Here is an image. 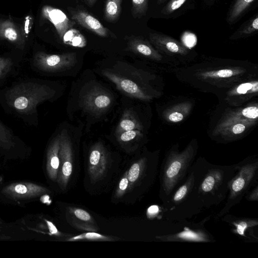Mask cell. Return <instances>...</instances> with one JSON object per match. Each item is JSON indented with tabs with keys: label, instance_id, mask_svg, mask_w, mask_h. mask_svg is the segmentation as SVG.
Segmentation results:
<instances>
[{
	"label": "cell",
	"instance_id": "6da1fadb",
	"mask_svg": "<svg viewBox=\"0 0 258 258\" xmlns=\"http://www.w3.org/2000/svg\"><path fill=\"white\" fill-rule=\"evenodd\" d=\"M194 176L191 189L184 201L173 211L208 208L219 205L226 198L230 180L236 172L235 165H217L206 161L193 163L190 167ZM191 209V210H192Z\"/></svg>",
	"mask_w": 258,
	"mask_h": 258
},
{
	"label": "cell",
	"instance_id": "7a4b0ae2",
	"mask_svg": "<svg viewBox=\"0 0 258 258\" xmlns=\"http://www.w3.org/2000/svg\"><path fill=\"white\" fill-rule=\"evenodd\" d=\"M195 152L189 146L179 153L177 151L170 152L165 158L160 171L161 198L165 203L175 187L186 177L193 164Z\"/></svg>",
	"mask_w": 258,
	"mask_h": 258
},
{
	"label": "cell",
	"instance_id": "3957f363",
	"mask_svg": "<svg viewBox=\"0 0 258 258\" xmlns=\"http://www.w3.org/2000/svg\"><path fill=\"white\" fill-rule=\"evenodd\" d=\"M55 92L47 85L34 82L22 83L10 89L6 93L8 104L23 113L36 111L38 104L51 99Z\"/></svg>",
	"mask_w": 258,
	"mask_h": 258
},
{
	"label": "cell",
	"instance_id": "277c9868",
	"mask_svg": "<svg viewBox=\"0 0 258 258\" xmlns=\"http://www.w3.org/2000/svg\"><path fill=\"white\" fill-rule=\"evenodd\" d=\"M235 167L236 172L229 182L226 203L219 213L218 217L226 214L232 207L239 203L257 180V161H247L235 165Z\"/></svg>",
	"mask_w": 258,
	"mask_h": 258
},
{
	"label": "cell",
	"instance_id": "5b68a950",
	"mask_svg": "<svg viewBox=\"0 0 258 258\" xmlns=\"http://www.w3.org/2000/svg\"><path fill=\"white\" fill-rule=\"evenodd\" d=\"M75 52L60 54H47L43 51L36 53L33 62L39 70L47 72H57L70 69L77 62Z\"/></svg>",
	"mask_w": 258,
	"mask_h": 258
},
{
	"label": "cell",
	"instance_id": "8992f818",
	"mask_svg": "<svg viewBox=\"0 0 258 258\" xmlns=\"http://www.w3.org/2000/svg\"><path fill=\"white\" fill-rule=\"evenodd\" d=\"M59 166L57 181L62 189L67 187L73 169V152L71 138L67 131L59 134Z\"/></svg>",
	"mask_w": 258,
	"mask_h": 258
},
{
	"label": "cell",
	"instance_id": "52a82bcc",
	"mask_svg": "<svg viewBox=\"0 0 258 258\" xmlns=\"http://www.w3.org/2000/svg\"><path fill=\"white\" fill-rule=\"evenodd\" d=\"M108 166V154L101 143L95 144L90 149L88 160V172L92 180H99L105 174Z\"/></svg>",
	"mask_w": 258,
	"mask_h": 258
},
{
	"label": "cell",
	"instance_id": "ba28073f",
	"mask_svg": "<svg viewBox=\"0 0 258 258\" xmlns=\"http://www.w3.org/2000/svg\"><path fill=\"white\" fill-rule=\"evenodd\" d=\"M70 13L72 20L99 36L116 38L112 32L87 11L80 9H71Z\"/></svg>",
	"mask_w": 258,
	"mask_h": 258
},
{
	"label": "cell",
	"instance_id": "9c48e42d",
	"mask_svg": "<svg viewBox=\"0 0 258 258\" xmlns=\"http://www.w3.org/2000/svg\"><path fill=\"white\" fill-rule=\"evenodd\" d=\"M47 191V189L43 186L29 182L13 183L3 190L5 195L13 199L34 198Z\"/></svg>",
	"mask_w": 258,
	"mask_h": 258
},
{
	"label": "cell",
	"instance_id": "30bf717a",
	"mask_svg": "<svg viewBox=\"0 0 258 258\" xmlns=\"http://www.w3.org/2000/svg\"><path fill=\"white\" fill-rule=\"evenodd\" d=\"M42 13L43 16L54 26L61 39L65 33L73 28L76 23L73 20H70L62 11L50 6H45Z\"/></svg>",
	"mask_w": 258,
	"mask_h": 258
},
{
	"label": "cell",
	"instance_id": "8fae6325",
	"mask_svg": "<svg viewBox=\"0 0 258 258\" xmlns=\"http://www.w3.org/2000/svg\"><path fill=\"white\" fill-rule=\"evenodd\" d=\"M157 238L163 241H191L210 242L213 238L202 229H186L178 233L157 236Z\"/></svg>",
	"mask_w": 258,
	"mask_h": 258
},
{
	"label": "cell",
	"instance_id": "7c38bea8",
	"mask_svg": "<svg viewBox=\"0 0 258 258\" xmlns=\"http://www.w3.org/2000/svg\"><path fill=\"white\" fill-rule=\"evenodd\" d=\"M151 42L158 49L167 53L185 54L186 47L177 40L170 36L157 33H150Z\"/></svg>",
	"mask_w": 258,
	"mask_h": 258
},
{
	"label": "cell",
	"instance_id": "4fadbf2b",
	"mask_svg": "<svg viewBox=\"0 0 258 258\" xmlns=\"http://www.w3.org/2000/svg\"><path fill=\"white\" fill-rule=\"evenodd\" d=\"M184 182L173 193L168 200L163 204L165 210L170 211L182 203L189 194L194 182V176L190 167Z\"/></svg>",
	"mask_w": 258,
	"mask_h": 258
},
{
	"label": "cell",
	"instance_id": "5bb4252c",
	"mask_svg": "<svg viewBox=\"0 0 258 258\" xmlns=\"http://www.w3.org/2000/svg\"><path fill=\"white\" fill-rule=\"evenodd\" d=\"M0 38L20 47L25 43V35L15 23L9 19H0Z\"/></svg>",
	"mask_w": 258,
	"mask_h": 258
},
{
	"label": "cell",
	"instance_id": "9a60e30c",
	"mask_svg": "<svg viewBox=\"0 0 258 258\" xmlns=\"http://www.w3.org/2000/svg\"><path fill=\"white\" fill-rule=\"evenodd\" d=\"M105 74L120 90L123 91L126 94L141 99L149 98V97L144 94L136 83L132 80L109 72H106Z\"/></svg>",
	"mask_w": 258,
	"mask_h": 258
},
{
	"label": "cell",
	"instance_id": "2e32d148",
	"mask_svg": "<svg viewBox=\"0 0 258 258\" xmlns=\"http://www.w3.org/2000/svg\"><path fill=\"white\" fill-rule=\"evenodd\" d=\"M59 134L52 141L47 152L46 171L49 178L57 180L59 166Z\"/></svg>",
	"mask_w": 258,
	"mask_h": 258
},
{
	"label": "cell",
	"instance_id": "e0dca14e",
	"mask_svg": "<svg viewBox=\"0 0 258 258\" xmlns=\"http://www.w3.org/2000/svg\"><path fill=\"white\" fill-rule=\"evenodd\" d=\"M128 48L137 53L153 59H159L161 56L150 43L142 37L131 36L127 37Z\"/></svg>",
	"mask_w": 258,
	"mask_h": 258
},
{
	"label": "cell",
	"instance_id": "ac0fdd59",
	"mask_svg": "<svg viewBox=\"0 0 258 258\" xmlns=\"http://www.w3.org/2000/svg\"><path fill=\"white\" fill-rule=\"evenodd\" d=\"M86 108L92 111H102L111 105V99L109 95L102 91L93 92L88 94L84 100Z\"/></svg>",
	"mask_w": 258,
	"mask_h": 258
},
{
	"label": "cell",
	"instance_id": "d6986e66",
	"mask_svg": "<svg viewBox=\"0 0 258 258\" xmlns=\"http://www.w3.org/2000/svg\"><path fill=\"white\" fill-rule=\"evenodd\" d=\"M255 0H235L228 12L227 21L232 23L236 21Z\"/></svg>",
	"mask_w": 258,
	"mask_h": 258
},
{
	"label": "cell",
	"instance_id": "ffe728a7",
	"mask_svg": "<svg viewBox=\"0 0 258 258\" xmlns=\"http://www.w3.org/2000/svg\"><path fill=\"white\" fill-rule=\"evenodd\" d=\"M122 0H106L104 9V19L109 22H114L118 18L121 12Z\"/></svg>",
	"mask_w": 258,
	"mask_h": 258
},
{
	"label": "cell",
	"instance_id": "44dd1931",
	"mask_svg": "<svg viewBox=\"0 0 258 258\" xmlns=\"http://www.w3.org/2000/svg\"><path fill=\"white\" fill-rule=\"evenodd\" d=\"M62 39L65 44L74 47H83L86 44L84 36L78 30L73 28L65 33Z\"/></svg>",
	"mask_w": 258,
	"mask_h": 258
},
{
	"label": "cell",
	"instance_id": "7402d4cb",
	"mask_svg": "<svg viewBox=\"0 0 258 258\" xmlns=\"http://www.w3.org/2000/svg\"><path fill=\"white\" fill-rule=\"evenodd\" d=\"M258 30V17L257 15L243 24L231 37L232 38L246 37L256 32Z\"/></svg>",
	"mask_w": 258,
	"mask_h": 258
},
{
	"label": "cell",
	"instance_id": "603a6c76",
	"mask_svg": "<svg viewBox=\"0 0 258 258\" xmlns=\"http://www.w3.org/2000/svg\"><path fill=\"white\" fill-rule=\"evenodd\" d=\"M146 164L147 160L142 158L131 166L127 175L128 182L134 183L144 174Z\"/></svg>",
	"mask_w": 258,
	"mask_h": 258
},
{
	"label": "cell",
	"instance_id": "cb8c5ba5",
	"mask_svg": "<svg viewBox=\"0 0 258 258\" xmlns=\"http://www.w3.org/2000/svg\"><path fill=\"white\" fill-rule=\"evenodd\" d=\"M230 222L235 227L234 232L243 236H246L244 232L248 228L256 226L258 224L257 219L249 218L239 219Z\"/></svg>",
	"mask_w": 258,
	"mask_h": 258
},
{
	"label": "cell",
	"instance_id": "d4e9b609",
	"mask_svg": "<svg viewBox=\"0 0 258 258\" xmlns=\"http://www.w3.org/2000/svg\"><path fill=\"white\" fill-rule=\"evenodd\" d=\"M13 134L0 122V147L8 148L13 146Z\"/></svg>",
	"mask_w": 258,
	"mask_h": 258
},
{
	"label": "cell",
	"instance_id": "484cf974",
	"mask_svg": "<svg viewBox=\"0 0 258 258\" xmlns=\"http://www.w3.org/2000/svg\"><path fill=\"white\" fill-rule=\"evenodd\" d=\"M132 14L134 18H140L147 10L149 0H132Z\"/></svg>",
	"mask_w": 258,
	"mask_h": 258
},
{
	"label": "cell",
	"instance_id": "4316f807",
	"mask_svg": "<svg viewBox=\"0 0 258 258\" xmlns=\"http://www.w3.org/2000/svg\"><path fill=\"white\" fill-rule=\"evenodd\" d=\"M236 72L232 69H225L216 71H210L204 72L202 76L205 78H227L231 77Z\"/></svg>",
	"mask_w": 258,
	"mask_h": 258
},
{
	"label": "cell",
	"instance_id": "83f0119b",
	"mask_svg": "<svg viewBox=\"0 0 258 258\" xmlns=\"http://www.w3.org/2000/svg\"><path fill=\"white\" fill-rule=\"evenodd\" d=\"M257 82L253 83H244L239 85L236 89V92L238 94H245L250 92H257Z\"/></svg>",
	"mask_w": 258,
	"mask_h": 258
},
{
	"label": "cell",
	"instance_id": "f1b7e54d",
	"mask_svg": "<svg viewBox=\"0 0 258 258\" xmlns=\"http://www.w3.org/2000/svg\"><path fill=\"white\" fill-rule=\"evenodd\" d=\"M87 239L89 240H105L107 237L95 232H88L75 236L69 240L74 241L78 240Z\"/></svg>",
	"mask_w": 258,
	"mask_h": 258
},
{
	"label": "cell",
	"instance_id": "f546056e",
	"mask_svg": "<svg viewBox=\"0 0 258 258\" xmlns=\"http://www.w3.org/2000/svg\"><path fill=\"white\" fill-rule=\"evenodd\" d=\"M187 0H171L162 9L163 14L168 15L181 7Z\"/></svg>",
	"mask_w": 258,
	"mask_h": 258
},
{
	"label": "cell",
	"instance_id": "4dcf8cb0",
	"mask_svg": "<svg viewBox=\"0 0 258 258\" xmlns=\"http://www.w3.org/2000/svg\"><path fill=\"white\" fill-rule=\"evenodd\" d=\"M13 64L10 58L0 56V78L4 77L10 70Z\"/></svg>",
	"mask_w": 258,
	"mask_h": 258
},
{
	"label": "cell",
	"instance_id": "1f68e13d",
	"mask_svg": "<svg viewBox=\"0 0 258 258\" xmlns=\"http://www.w3.org/2000/svg\"><path fill=\"white\" fill-rule=\"evenodd\" d=\"M241 114L246 119H256L258 117V108L255 106L245 107L242 110Z\"/></svg>",
	"mask_w": 258,
	"mask_h": 258
},
{
	"label": "cell",
	"instance_id": "d6a6232c",
	"mask_svg": "<svg viewBox=\"0 0 258 258\" xmlns=\"http://www.w3.org/2000/svg\"><path fill=\"white\" fill-rule=\"evenodd\" d=\"M136 127L135 122L133 120L127 118L121 120L119 124V128L123 132L133 130Z\"/></svg>",
	"mask_w": 258,
	"mask_h": 258
},
{
	"label": "cell",
	"instance_id": "836d02e7",
	"mask_svg": "<svg viewBox=\"0 0 258 258\" xmlns=\"http://www.w3.org/2000/svg\"><path fill=\"white\" fill-rule=\"evenodd\" d=\"M138 132L135 130L124 131L119 136L120 141L126 143L135 139L138 135Z\"/></svg>",
	"mask_w": 258,
	"mask_h": 258
},
{
	"label": "cell",
	"instance_id": "e575fe53",
	"mask_svg": "<svg viewBox=\"0 0 258 258\" xmlns=\"http://www.w3.org/2000/svg\"><path fill=\"white\" fill-rule=\"evenodd\" d=\"M73 213L79 219L84 221H90L92 217L87 211L84 210L75 208L73 210Z\"/></svg>",
	"mask_w": 258,
	"mask_h": 258
},
{
	"label": "cell",
	"instance_id": "d590c367",
	"mask_svg": "<svg viewBox=\"0 0 258 258\" xmlns=\"http://www.w3.org/2000/svg\"><path fill=\"white\" fill-rule=\"evenodd\" d=\"M128 184V180L127 175L123 177L120 181L117 190V196L118 197L121 196L124 194Z\"/></svg>",
	"mask_w": 258,
	"mask_h": 258
},
{
	"label": "cell",
	"instance_id": "8d00e7d4",
	"mask_svg": "<svg viewBox=\"0 0 258 258\" xmlns=\"http://www.w3.org/2000/svg\"><path fill=\"white\" fill-rule=\"evenodd\" d=\"M184 116L183 114L178 111L171 113L168 116V119L173 122H178L183 120Z\"/></svg>",
	"mask_w": 258,
	"mask_h": 258
},
{
	"label": "cell",
	"instance_id": "74e56055",
	"mask_svg": "<svg viewBox=\"0 0 258 258\" xmlns=\"http://www.w3.org/2000/svg\"><path fill=\"white\" fill-rule=\"evenodd\" d=\"M246 126L242 123H237L234 124L232 128L231 131L234 135H239L242 133L245 130Z\"/></svg>",
	"mask_w": 258,
	"mask_h": 258
},
{
	"label": "cell",
	"instance_id": "f35d334b",
	"mask_svg": "<svg viewBox=\"0 0 258 258\" xmlns=\"http://www.w3.org/2000/svg\"><path fill=\"white\" fill-rule=\"evenodd\" d=\"M258 186L255 187L254 189L251 190L250 192L247 194L245 196V198L248 201H255L257 202L258 200Z\"/></svg>",
	"mask_w": 258,
	"mask_h": 258
},
{
	"label": "cell",
	"instance_id": "ab89813d",
	"mask_svg": "<svg viewBox=\"0 0 258 258\" xmlns=\"http://www.w3.org/2000/svg\"><path fill=\"white\" fill-rule=\"evenodd\" d=\"M159 211V208L158 206L152 205L148 209L147 213L148 217L150 218H154L158 215Z\"/></svg>",
	"mask_w": 258,
	"mask_h": 258
},
{
	"label": "cell",
	"instance_id": "60d3db41",
	"mask_svg": "<svg viewBox=\"0 0 258 258\" xmlns=\"http://www.w3.org/2000/svg\"><path fill=\"white\" fill-rule=\"evenodd\" d=\"M46 223L50 233L52 234H58V232L53 223L49 221H46Z\"/></svg>",
	"mask_w": 258,
	"mask_h": 258
},
{
	"label": "cell",
	"instance_id": "b9f144b4",
	"mask_svg": "<svg viewBox=\"0 0 258 258\" xmlns=\"http://www.w3.org/2000/svg\"><path fill=\"white\" fill-rule=\"evenodd\" d=\"M97 0H86L87 4L89 7H92L95 3H96Z\"/></svg>",
	"mask_w": 258,
	"mask_h": 258
},
{
	"label": "cell",
	"instance_id": "7bdbcfd3",
	"mask_svg": "<svg viewBox=\"0 0 258 258\" xmlns=\"http://www.w3.org/2000/svg\"><path fill=\"white\" fill-rule=\"evenodd\" d=\"M166 0H157L158 4H160L164 2Z\"/></svg>",
	"mask_w": 258,
	"mask_h": 258
},
{
	"label": "cell",
	"instance_id": "ee69618b",
	"mask_svg": "<svg viewBox=\"0 0 258 258\" xmlns=\"http://www.w3.org/2000/svg\"><path fill=\"white\" fill-rule=\"evenodd\" d=\"M211 1H212V0H211Z\"/></svg>",
	"mask_w": 258,
	"mask_h": 258
}]
</instances>
